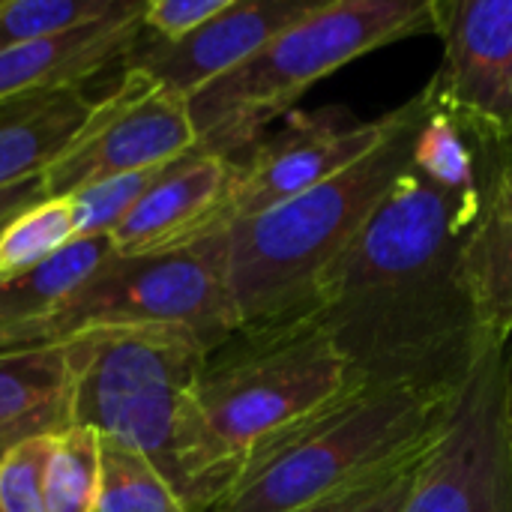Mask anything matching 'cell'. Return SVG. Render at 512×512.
<instances>
[{"label":"cell","mask_w":512,"mask_h":512,"mask_svg":"<svg viewBox=\"0 0 512 512\" xmlns=\"http://www.w3.org/2000/svg\"><path fill=\"white\" fill-rule=\"evenodd\" d=\"M99 99L81 87L36 93L0 105V189L42 177L87 129Z\"/></svg>","instance_id":"15"},{"label":"cell","mask_w":512,"mask_h":512,"mask_svg":"<svg viewBox=\"0 0 512 512\" xmlns=\"http://www.w3.org/2000/svg\"><path fill=\"white\" fill-rule=\"evenodd\" d=\"M429 450V447H426ZM414 459V456H411ZM405 465V462H402ZM396 471V468H393ZM390 471V474H393ZM390 474H384V477H390ZM384 477H378V480H369V483H360V486H354V489H348V492H339V495H333V498H327V501H318V504H312V507H306V510L300 512H348L354 504H360Z\"/></svg>","instance_id":"29"},{"label":"cell","mask_w":512,"mask_h":512,"mask_svg":"<svg viewBox=\"0 0 512 512\" xmlns=\"http://www.w3.org/2000/svg\"><path fill=\"white\" fill-rule=\"evenodd\" d=\"M417 33H435V0H324L237 69L186 99L195 147L237 162L312 84Z\"/></svg>","instance_id":"5"},{"label":"cell","mask_w":512,"mask_h":512,"mask_svg":"<svg viewBox=\"0 0 512 512\" xmlns=\"http://www.w3.org/2000/svg\"><path fill=\"white\" fill-rule=\"evenodd\" d=\"M69 345V426L144 456L189 512H210L237 483L195 405L210 354L183 330H102Z\"/></svg>","instance_id":"2"},{"label":"cell","mask_w":512,"mask_h":512,"mask_svg":"<svg viewBox=\"0 0 512 512\" xmlns=\"http://www.w3.org/2000/svg\"><path fill=\"white\" fill-rule=\"evenodd\" d=\"M405 512H512L504 348L489 345L420 462Z\"/></svg>","instance_id":"8"},{"label":"cell","mask_w":512,"mask_h":512,"mask_svg":"<svg viewBox=\"0 0 512 512\" xmlns=\"http://www.w3.org/2000/svg\"><path fill=\"white\" fill-rule=\"evenodd\" d=\"M99 486V435L66 426L54 435L45 465V512H93Z\"/></svg>","instance_id":"21"},{"label":"cell","mask_w":512,"mask_h":512,"mask_svg":"<svg viewBox=\"0 0 512 512\" xmlns=\"http://www.w3.org/2000/svg\"><path fill=\"white\" fill-rule=\"evenodd\" d=\"M69 381L72 363L66 342L0 354V426L69 405Z\"/></svg>","instance_id":"18"},{"label":"cell","mask_w":512,"mask_h":512,"mask_svg":"<svg viewBox=\"0 0 512 512\" xmlns=\"http://www.w3.org/2000/svg\"><path fill=\"white\" fill-rule=\"evenodd\" d=\"M114 255L117 252L111 237H78L39 267L0 279V336L15 333L54 312L81 282H87Z\"/></svg>","instance_id":"17"},{"label":"cell","mask_w":512,"mask_h":512,"mask_svg":"<svg viewBox=\"0 0 512 512\" xmlns=\"http://www.w3.org/2000/svg\"><path fill=\"white\" fill-rule=\"evenodd\" d=\"M141 15L144 3L123 0L108 18L0 51V105L36 93L81 87L108 63L120 57L126 60L141 33Z\"/></svg>","instance_id":"14"},{"label":"cell","mask_w":512,"mask_h":512,"mask_svg":"<svg viewBox=\"0 0 512 512\" xmlns=\"http://www.w3.org/2000/svg\"><path fill=\"white\" fill-rule=\"evenodd\" d=\"M453 399L363 384L255 450L210 512H300L378 480L435 444Z\"/></svg>","instance_id":"4"},{"label":"cell","mask_w":512,"mask_h":512,"mask_svg":"<svg viewBox=\"0 0 512 512\" xmlns=\"http://www.w3.org/2000/svg\"><path fill=\"white\" fill-rule=\"evenodd\" d=\"M390 126V114L357 120L345 108L291 111L282 126L261 135L258 144L234 165V183L225 195L219 228L261 216L333 174L363 159Z\"/></svg>","instance_id":"10"},{"label":"cell","mask_w":512,"mask_h":512,"mask_svg":"<svg viewBox=\"0 0 512 512\" xmlns=\"http://www.w3.org/2000/svg\"><path fill=\"white\" fill-rule=\"evenodd\" d=\"M321 3L324 0H228L219 15L177 42L153 39L144 48L132 45L126 69L147 75L180 99H192Z\"/></svg>","instance_id":"12"},{"label":"cell","mask_w":512,"mask_h":512,"mask_svg":"<svg viewBox=\"0 0 512 512\" xmlns=\"http://www.w3.org/2000/svg\"><path fill=\"white\" fill-rule=\"evenodd\" d=\"M123 0H0V51L114 15Z\"/></svg>","instance_id":"22"},{"label":"cell","mask_w":512,"mask_h":512,"mask_svg":"<svg viewBox=\"0 0 512 512\" xmlns=\"http://www.w3.org/2000/svg\"><path fill=\"white\" fill-rule=\"evenodd\" d=\"M228 0H150L144 3L141 30H150L156 42H177L219 15Z\"/></svg>","instance_id":"25"},{"label":"cell","mask_w":512,"mask_h":512,"mask_svg":"<svg viewBox=\"0 0 512 512\" xmlns=\"http://www.w3.org/2000/svg\"><path fill=\"white\" fill-rule=\"evenodd\" d=\"M477 222L408 168L324 273L315 318L363 384L462 390L489 348L462 273Z\"/></svg>","instance_id":"1"},{"label":"cell","mask_w":512,"mask_h":512,"mask_svg":"<svg viewBox=\"0 0 512 512\" xmlns=\"http://www.w3.org/2000/svg\"><path fill=\"white\" fill-rule=\"evenodd\" d=\"M363 387L315 315L240 327L204 357L195 405L216 456L240 477L255 450Z\"/></svg>","instance_id":"6"},{"label":"cell","mask_w":512,"mask_h":512,"mask_svg":"<svg viewBox=\"0 0 512 512\" xmlns=\"http://www.w3.org/2000/svg\"><path fill=\"white\" fill-rule=\"evenodd\" d=\"M78 240L69 198H42L0 228V279L39 267Z\"/></svg>","instance_id":"20"},{"label":"cell","mask_w":512,"mask_h":512,"mask_svg":"<svg viewBox=\"0 0 512 512\" xmlns=\"http://www.w3.org/2000/svg\"><path fill=\"white\" fill-rule=\"evenodd\" d=\"M504 426H507V444L512 459V339L504 348Z\"/></svg>","instance_id":"30"},{"label":"cell","mask_w":512,"mask_h":512,"mask_svg":"<svg viewBox=\"0 0 512 512\" xmlns=\"http://www.w3.org/2000/svg\"><path fill=\"white\" fill-rule=\"evenodd\" d=\"M195 150L186 99L147 75L126 69L120 87L96 102L87 129L42 174L48 198H66L90 183L171 165Z\"/></svg>","instance_id":"9"},{"label":"cell","mask_w":512,"mask_h":512,"mask_svg":"<svg viewBox=\"0 0 512 512\" xmlns=\"http://www.w3.org/2000/svg\"><path fill=\"white\" fill-rule=\"evenodd\" d=\"M102 330H183L207 351L228 342L240 321L228 294L225 228L174 249L114 255L54 312L0 336V354Z\"/></svg>","instance_id":"7"},{"label":"cell","mask_w":512,"mask_h":512,"mask_svg":"<svg viewBox=\"0 0 512 512\" xmlns=\"http://www.w3.org/2000/svg\"><path fill=\"white\" fill-rule=\"evenodd\" d=\"M444 63L429 78L441 108L512 156V0H435Z\"/></svg>","instance_id":"11"},{"label":"cell","mask_w":512,"mask_h":512,"mask_svg":"<svg viewBox=\"0 0 512 512\" xmlns=\"http://www.w3.org/2000/svg\"><path fill=\"white\" fill-rule=\"evenodd\" d=\"M426 453L429 450H423L414 459H408L405 465H399L390 477H384L360 504H354L348 512H405V504L411 498V489L417 483V471H420V462Z\"/></svg>","instance_id":"26"},{"label":"cell","mask_w":512,"mask_h":512,"mask_svg":"<svg viewBox=\"0 0 512 512\" xmlns=\"http://www.w3.org/2000/svg\"><path fill=\"white\" fill-rule=\"evenodd\" d=\"M69 426V405H57V408H45L27 420H18V423H9V426H0V462L3 456L21 444L24 438H33V435H48V432H63Z\"/></svg>","instance_id":"27"},{"label":"cell","mask_w":512,"mask_h":512,"mask_svg":"<svg viewBox=\"0 0 512 512\" xmlns=\"http://www.w3.org/2000/svg\"><path fill=\"white\" fill-rule=\"evenodd\" d=\"M231 159L189 150L174 159L132 213L108 234L117 255H147L195 243L219 228L225 195L234 183Z\"/></svg>","instance_id":"13"},{"label":"cell","mask_w":512,"mask_h":512,"mask_svg":"<svg viewBox=\"0 0 512 512\" xmlns=\"http://www.w3.org/2000/svg\"><path fill=\"white\" fill-rule=\"evenodd\" d=\"M57 432L15 444L0 462V512H45V465Z\"/></svg>","instance_id":"24"},{"label":"cell","mask_w":512,"mask_h":512,"mask_svg":"<svg viewBox=\"0 0 512 512\" xmlns=\"http://www.w3.org/2000/svg\"><path fill=\"white\" fill-rule=\"evenodd\" d=\"M429 108L432 93L423 87L390 111L384 138L363 159L315 189L225 228L228 294L240 327L315 315L324 273L411 168L414 141Z\"/></svg>","instance_id":"3"},{"label":"cell","mask_w":512,"mask_h":512,"mask_svg":"<svg viewBox=\"0 0 512 512\" xmlns=\"http://www.w3.org/2000/svg\"><path fill=\"white\" fill-rule=\"evenodd\" d=\"M165 168L168 165L135 171V174L108 177V180L90 183V186L66 195L72 201V207H75L78 237H99V234L108 237L132 213V207L147 195V189L162 177Z\"/></svg>","instance_id":"23"},{"label":"cell","mask_w":512,"mask_h":512,"mask_svg":"<svg viewBox=\"0 0 512 512\" xmlns=\"http://www.w3.org/2000/svg\"><path fill=\"white\" fill-rule=\"evenodd\" d=\"M462 273L489 345L512 339V165L495 180L483 216L465 240Z\"/></svg>","instance_id":"16"},{"label":"cell","mask_w":512,"mask_h":512,"mask_svg":"<svg viewBox=\"0 0 512 512\" xmlns=\"http://www.w3.org/2000/svg\"><path fill=\"white\" fill-rule=\"evenodd\" d=\"M93 512H189L162 474L135 450L99 438V486Z\"/></svg>","instance_id":"19"},{"label":"cell","mask_w":512,"mask_h":512,"mask_svg":"<svg viewBox=\"0 0 512 512\" xmlns=\"http://www.w3.org/2000/svg\"><path fill=\"white\" fill-rule=\"evenodd\" d=\"M42 198H48V192H45V177H30V180H21V183H15V186L0 189V228H3L12 216H18L21 210H27L30 204H36V201H42Z\"/></svg>","instance_id":"28"}]
</instances>
